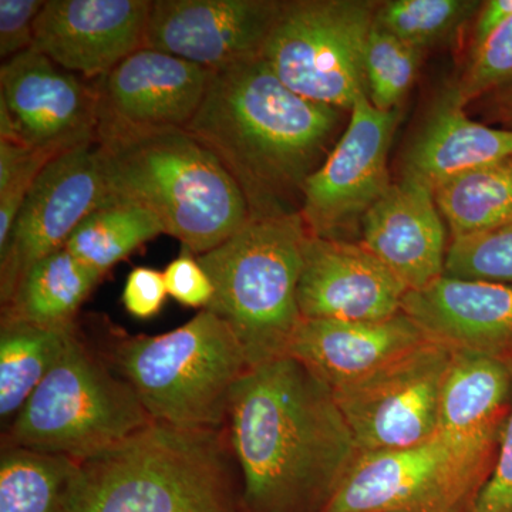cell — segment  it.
Masks as SVG:
<instances>
[{
  "mask_svg": "<svg viewBox=\"0 0 512 512\" xmlns=\"http://www.w3.org/2000/svg\"><path fill=\"white\" fill-rule=\"evenodd\" d=\"M70 512H245L227 429L151 421L80 461Z\"/></svg>",
  "mask_w": 512,
  "mask_h": 512,
  "instance_id": "3",
  "label": "cell"
},
{
  "mask_svg": "<svg viewBox=\"0 0 512 512\" xmlns=\"http://www.w3.org/2000/svg\"><path fill=\"white\" fill-rule=\"evenodd\" d=\"M80 461L2 446L0 512H70Z\"/></svg>",
  "mask_w": 512,
  "mask_h": 512,
  "instance_id": "25",
  "label": "cell"
},
{
  "mask_svg": "<svg viewBox=\"0 0 512 512\" xmlns=\"http://www.w3.org/2000/svg\"><path fill=\"white\" fill-rule=\"evenodd\" d=\"M424 342L403 312L379 320L302 319L288 355L333 390L372 375Z\"/></svg>",
  "mask_w": 512,
  "mask_h": 512,
  "instance_id": "21",
  "label": "cell"
},
{
  "mask_svg": "<svg viewBox=\"0 0 512 512\" xmlns=\"http://www.w3.org/2000/svg\"><path fill=\"white\" fill-rule=\"evenodd\" d=\"M45 0H0V57L3 62L32 49L35 23Z\"/></svg>",
  "mask_w": 512,
  "mask_h": 512,
  "instance_id": "34",
  "label": "cell"
},
{
  "mask_svg": "<svg viewBox=\"0 0 512 512\" xmlns=\"http://www.w3.org/2000/svg\"><path fill=\"white\" fill-rule=\"evenodd\" d=\"M511 399L510 362L454 352L441 397L437 433L487 478L497 457Z\"/></svg>",
  "mask_w": 512,
  "mask_h": 512,
  "instance_id": "20",
  "label": "cell"
},
{
  "mask_svg": "<svg viewBox=\"0 0 512 512\" xmlns=\"http://www.w3.org/2000/svg\"><path fill=\"white\" fill-rule=\"evenodd\" d=\"M511 18L512 0H488V2H483L480 12L476 16V22H474L470 56L474 55Z\"/></svg>",
  "mask_w": 512,
  "mask_h": 512,
  "instance_id": "36",
  "label": "cell"
},
{
  "mask_svg": "<svg viewBox=\"0 0 512 512\" xmlns=\"http://www.w3.org/2000/svg\"><path fill=\"white\" fill-rule=\"evenodd\" d=\"M167 298L164 272L138 266L127 276L121 301L133 318L146 320L160 313Z\"/></svg>",
  "mask_w": 512,
  "mask_h": 512,
  "instance_id": "35",
  "label": "cell"
},
{
  "mask_svg": "<svg viewBox=\"0 0 512 512\" xmlns=\"http://www.w3.org/2000/svg\"><path fill=\"white\" fill-rule=\"evenodd\" d=\"M454 352L424 342L372 375L333 389L360 453L416 446L439 431Z\"/></svg>",
  "mask_w": 512,
  "mask_h": 512,
  "instance_id": "10",
  "label": "cell"
},
{
  "mask_svg": "<svg viewBox=\"0 0 512 512\" xmlns=\"http://www.w3.org/2000/svg\"><path fill=\"white\" fill-rule=\"evenodd\" d=\"M308 234L299 212L249 218L227 241L197 256L214 285L207 309L227 322L249 367L288 355L302 320L298 288Z\"/></svg>",
  "mask_w": 512,
  "mask_h": 512,
  "instance_id": "6",
  "label": "cell"
},
{
  "mask_svg": "<svg viewBox=\"0 0 512 512\" xmlns=\"http://www.w3.org/2000/svg\"><path fill=\"white\" fill-rule=\"evenodd\" d=\"M478 101L484 119L490 120L491 123L503 124L512 130V84L495 90Z\"/></svg>",
  "mask_w": 512,
  "mask_h": 512,
  "instance_id": "37",
  "label": "cell"
},
{
  "mask_svg": "<svg viewBox=\"0 0 512 512\" xmlns=\"http://www.w3.org/2000/svg\"><path fill=\"white\" fill-rule=\"evenodd\" d=\"M345 111L299 96L262 56L212 70L185 130L210 148L252 220L301 212L306 181L330 153Z\"/></svg>",
  "mask_w": 512,
  "mask_h": 512,
  "instance_id": "2",
  "label": "cell"
},
{
  "mask_svg": "<svg viewBox=\"0 0 512 512\" xmlns=\"http://www.w3.org/2000/svg\"><path fill=\"white\" fill-rule=\"evenodd\" d=\"M99 161L113 198L147 208L195 256L217 248L251 218L217 156L185 128L104 138Z\"/></svg>",
  "mask_w": 512,
  "mask_h": 512,
  "instance_id": "4",
  "label": "cell"
},
{
  "mask_svg": "<svg viewBox=\"0 0 512 512\" xmlns=\"http://www.w3.org/2000/svg\"><path fill=\"white\" fill-rule=\"evenodd\" d=\"M481 5L476 0H390L377 6L375 25L426 52L456 35Z\"/></svg>",
  "mask_w": 512,
  "mask_h": 512,
  "instance_id": "28",
  "label": "cell"
},
{
  "mask_svg": "<svg viewBox=\"0 0 512 512\" xmlns=\"http://www.w3.org/2000/svg\"><path fill=\"white\" fill-rule=\"evenodd\" d=\"M151 421L130 384L74 326L56 365L3 430L2 446L82 461Z\"/></svg>",
  "mask_w": 512,
  "mask_h": 512,
  "instance_id": "7",
  "label": "cell"
},
{
  "mask_svg": "<svg viewBox=\"0 0 512 512\" xmlns=\"http://www.w3.org/2000/svg\"><path fill=\"white\" fill-rule=\"evenodd\" d=\"M225 429L245 512H322L360 453L329 384L289 355L249 367Z\"/></svg>",
  "mask_w": 512,
  "mask_h": 512,
  "instance_id": "1",
  "label": "cell"
},
{
  "mask_svg": "<svg viewBox=\"0 0 512 512\" xmlns=\"http://www.w3.org/2000/svg\"><path fill=\"white\" fill-rule=\"evenodd\" d=\"M158 423L225 429L232 393L249 363L241 343L208 309L161 335H117L103 352Z\"/></svg>",
  "mask_w": 512,
  "mask_h": 512,
  "instance_id": "5",
  "label": "cell"
},
{
  "mask_svg": "<svg viewBox=\"0 0 512 512\" xmlns=\"http://www.w3.org/2000/svg\"><path fill=\"white\" fill-rule=\"evenodd\" d=\"M282 2L153 0L144 47L208 70L261 56Z\"/></svg>",
  "mask_w": 512,
  "mask_h": 512,
  "instance_id": "15",
  "label": "cell"
},
{
  "mask_svg": "<svg viewBox=\"0 0 512 512\" xmlns=\"http://www.w3.org/2000/svg\"><path fill=\"white\" fill-rule=\"evenodd\" d=\"M485 480L437 433L357 454L322 512H470Z\"/></svg>",
  "mask_w": 512,
  "mask_h": 512,
  "instance_id": "9",
  "label": "cell"
},
{
  "mask_svg": "<svg viewBox=\"0 0 512 512\" xmlns=\"http://www.w3.org/2000/svg\"><path fill=\"white\" fill-rule=\"evenodd\" d=\"M424 52L373 25L367 39L365 74L367 97L376 109L399 110L412 89Z\"/></svg>",
  "mask_w": 512,
  "mask_h": 512,
  "instance_id": "29",
  "label": "cell"
},
{
  "mask_svg": "<svg viewBox=\"0 0 512 512\" xmlns=\"http://www.w3.org/2000/svg\"><path fill=\"white\" fill-rule=\"evenodd\" d=\"M377 6L367 0L282 2L262 59L299 96L352 110L367 96L366 45Z\"/></svg>",
  "mask_w": 512,
  "mask_h": 512,
  "instance_id": "8",
  "label": "cell"
},
{
  "mask_svg": "<svg viewBox=\"0 0 512 512\" xmlns=\"http://www.w3.org/2000/svg\"><path fill=\"white\" fill-rule=\"evenodd\" d=\"M508 157H512V130L471 120L448 89L404 154L403 177L434 188L454 175Z\"/></svg>",
  "mask_w": 512,
  "mask_h": 512,
  "instance_id": "22",
  "label": "cell"
},
{
  "mask_svg": "<svg viewBox=\"0 0 512 512\" xmlns=\"http://www.w3.org/2000/svg\"><path fill=\"white\" fill-rule=\"evenodd\" d=\"M168 296L187 308L204 311L214 298V285L197 256L183 252L164 271Z\"/></svg>",
  "mask_w": 512,
  "mask_h": 512,
  "instance_id": "32",
  "label": "cell"
},
{
  "mask_svg": "<svg viewBox=\"0 0 512 512\" xmlns=\"http://www.w3.org/2000/svg\"><path fill=\"white\" fill-rule=\"evenodd\" d=\"M511 84L512 18L470 56L463 76L451 90L457 103L466 107Z\"/></svg>",
  "mask_w": 512,
  "mask_h": 512,
  "instance_id": "31",
  "label": "cell"
},
{
  "mask_svg": "<svg viewBox=\"0 0 512 512\" xmlns=\"http://www.w3.org/2000/svg\"><path fill=\"white\" fill-rule=\"evenodd\" d=\"M212 70L160 50L131 53L93 80L97 141L144 131L185 128L200 109Z\"/></svg>",
  "mask_w": 512,
  "mask_h": 512,
  "instance_id": "13",
  "label": "cell"
},
{
  "mask_svg": "<svg viewBox=\"0 0 512 512\" xmlns=\"http://www.w3.org/2000/svg\"><path fill=\"white\" fill-rule=\"evenodd\" d=\"M400 110L383 111L360 96L349 126L328 157L306 181L301 214L309 234L348 241L366 212L389 190L390 146Z\"/></svg>",
  "mask_w": 512,
  "mask_h": 512,
  "instance_id": "11",
  "label": "cell"
},
{
  "mask_svg": "<svg viewBox=\"0 0 512 512\" xmlns=\"http://www.w3.org/2000/svg\"><path fill=\"white\" fill-rule=\"evenodd\" d=\"M433 192L453 239L500 227L512 220V157L454 175Z\"/></svg>",
  "mask_w": 512,
  "mask_h": 512,
  "instance_id": "26",
  "label": "cell"
},
{
  "mask_svg": "<svg viewBox=\"0 0 512 512\" xmlns=\"http://www.w3.org/2000/svg\"><path fill=\"white\" fill-rule=\"evenodd\" d=\"M402 312L424 338L453 352L512 360V286L440 276L409 291Z\"/></svg>",
  "mask_w": 512,
  "mask_h": 512,
  "instance_id": "18",
  "label": "cell"
},
{
  "mask_svg": "<svg viewBox=\"0 0 512 512\" xmlns=\"http://www.w3.org/2000/svg\"><path fill=\"white\" fill-rule=\"evenodd\" d=\"M103 278L64 247L29 269L3 303L2 315L46 328H72L80 306Z\"/></svg>",
  "mask_w": 512,
  "mask_h": 512,
  "instance_id": "23",
  "label": "cell"
},
{
  "mask_svg": "<svg viewBox=\"0 0 512 512\" xmlns=\"http://www.w3.org/2000/svg\"><path fill=\"white\" fill-rule=\"evenodd\" d=\"M97 141L53 158L37 175L6 244L0 248V302L45 256L66 247L90 212L109 201Z\"/></svg>",
  "mask_w": 512,
  "mask_h": 512,
  "instance_id": "12",
  "label": "cell"
},
{
  "mask_svg": "<svg viewBox=\"0 0 512 512\" xmlns=\"http://www.w3.org/2000/svg\"><path fill=\"white\" fill-rule=\"evenodd\" d=\"M512 372V360H510ZM470 512H512V399L493 470Z\"/></svg>",
  "mask_w": 512,
  "mask_h": 512,
  "instance_id": "33",
  "label": "cell"
},
{
  "mask_svg": "<svg viewBox=\"0 0 512 512\" xmlns=\"http://www.w3.org/2000/svg\"><path fill=\"white\" fill-rule=\"evenodd\" d=\"M76 326V325H74ZM72 328L53 329L2 315L0 320V420L3 430L66 349Z\"/></svg>",
  "mask_w": 512,
  "mask_h": 512,
  "instance_id": "24",
  "label": "cell"
},
{
  "mask_svg": "<svg viewBox=\"0 0 512 512\" xmlns=\"http://www.w3.org/2000/svg\"><path fill=\"white\" fill-rule=\"evenodd\" d=\"M362 237L409 291L444 275L446 227L433 188L419 180L403 177L390 185L363 217Z\"/></svg>",
  "mask_w": 512,
  "mask_h": 512,
  "instance_id": "19",
  "label": "cell"
},
{
  "mask_svg": "<svg viewBox=\"0 0 512 512\" xmlns=\"http://www.w3.org/2000/svg\"><path fill=\"white\" fill-rule=\"evenodd\" d=\"M153 0H46L32 49L97 80L143 49Z\"/></svg>",
  "mask_w": 512,
  "mask_h": 512,
  "instance_id": "16",
  "label": "cell"
},
{
  "mask_svg": "<svg viewBox=\"0 0 512 512\" xmlns=\"http://www.w3.org/2000/svg\"><path fill=\"white\" fill-rule=\"evenodd\" d=\"M165 234L147 208L111 197L74 229L66 249L84 265L106 275L150 239Z\"/></svg>",
  "mask_w": 512,
  "mask_h": 512,
  "instance_id": "27",
  "label": "cell"
},
{
  "mask_svg": "<svg viewBox=\"0 0 512 512\" xmlns=\"http://www.w3.org/2000/svg\"><path fill=\"white\" fill-rule=\"evenodd\" d=\"M407 292L365 245L306 237L298 288L302 319L390 318L402 312Z\"/></svg>",
  "mask_w": 512,
  "mask_h": 512,
  "instance_id": "17",
  "label": "cell"
},
{
  "mask_svg": "<svg viewBox=\"0 0 512 512\" xmlns=\"http://www.w3.org/2000/svg\"><path fill=\"white\" fill-rule=\"evenodd\" d=\"M444 275L512 286V220L490 231L454 238Z\"/></svg>",
  "mask_w": 512,
  "mask_h": 512,
  "instance_id": "30",
  "label": "cell"
},
{
  "mask_svg": "<svg viewBox=\"0 0 512 512\" xmlns=\"http://www.w3.org/2000/svg\"><path fill=\"white\" fill-rule=\"evenodd\" d=\"M0 104L30 150L57 157L97 141L94 82L87 84L35 49L2 63Z\"/></svg>",
  "mask_w": 512,
  "mask_h": 512,
  "instance_id": "14",
  "label": "cell"
}]
</instances>
